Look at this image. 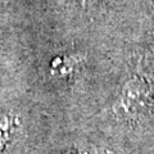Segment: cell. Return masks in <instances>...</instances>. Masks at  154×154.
<instances>
[{
  "label": "cell",
  "mask_w": 154,
  "mask_h": 154,
  "mask_svg": "<svg viewBox=\"0 0 154 154\" xmlns=\"http://www.w3.org/2000/svg\"><path fill=\"white\" fill-rule=\"evenodd\" d=\"M148 103V89L140 80H131L125 85L118 99L119 110L128 117L140 114Z\"/></svg>",
  "instance_id": "6da1fadb"
},
{
  "label": "cell",
  "mask_w": 154,
  "mask_h": 154,
  "mask_svg": "<svg viewBox=\"0 0 154 154\" xmlns=\"http://www.w3.org/2000/svg\"><path fill=\"white\" fill-rule=\"evenodd\" d=\"M12 132V121L7 116H0V152L7 145L11 139Z\"/></svg>",
  "instance_id": "7a4b0ae2"
},
{
  "label": "cell",
  "mask_w": 154,
  "mask_h": 154,
  "mask_svg": "<svg viewBox=\"0 0 154 154\" xmlns=\"http://www.w3.org/2000/svg\"><path fill=\"white\" fill-rule=\"evenodd\" d=\"M76 154H96V152H95L94 148H85V149H82V150H80L79 153H76Z\"/></svg>",
  "instance_id": "3957f363"
}]
</instances>
